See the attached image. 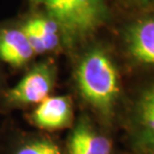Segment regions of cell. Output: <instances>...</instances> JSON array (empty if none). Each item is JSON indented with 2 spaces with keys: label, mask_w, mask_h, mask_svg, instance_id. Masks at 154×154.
Instances as JSON below:
<instances>
[{
  "label": "cell",
  "mask_w": 154,
  "mask_h": 154,
  "mask_svg": "<svg viewBox=\"0 0 154 154\" xmlns=\"http://www.w3.org/2000/svg\"><path fill=\"white\" fill-rule=\"evenodd\" d=\"M140 115L144 128L154 144V96L151 91L147 92L141 100Z\"/></svg>",
  "instance_id": "9c48e42d"
},
{
  "label": "cell",
  "mask_w": 154,
  "mask_h": 154,
  "mask_svg": "<svg viewBox=\"0 0 154 154\" xmlns=\"http://www.w3.org/2000/svg\"><path fill=\"white\" fill-rule=\"evenodd\" d=\"M150 91H151V93L153 94V96H154V89H152V90H150Z\"/></svg>",
  "instance_id": "8fae6325"
},
{
  "label": "cell",
  "mask_w": 154,
  "mask_h": 154,
  "mask_svg": "<svg viewBox=\"0 0 154 154\" xmlns=\"http://www.w3.org/2000/svg\"><path fill=\"white\" fill-rule=\"evenodd\" d=\"M70 38L83 37L97 29L107 17L104 0H34Z\"/></svg>",
  "instance_id": "7a4b0ae2"
},
{
  "label": "cell",
  "mask_w": 154,
  "mask_h": 154,
  "mask_svg": "<svg viewBox=\"0 0 154 154\" xmlns=\"http://www.w3.org/2000/svg\"><path fill=\"white\" fill-rule=\"evenodd\" d=\"M53 83L52 67L47 63L38 64L9 91L7 98L16 104H38L49 96Z\"/></svg>",
  "instance_id": "3957f363"
},
{
  "label": "cell",
  "mask_w": 154,
  "mask_h": 154,
  "mask_svg": "<svg viewBox=\"0 0 154 154\" xmlns=\"http://www.w3.org/2000/svg\"><path fill=\"white\" fill-rule=\"evenodd\" d=\"M130 54L139 62L154 65V19L135 23L126 34Z\"/></svg>",
  "instance_id": "5b68a950"
},
{
  "label": "cell",
  "mask_w": 154,
  "mask_h": 154,
  "mask_svg": "<svg viewBox=\"0 0 154 154\" xmlns=\"http://www.w3.org/2000/svg\"><path fill=\"white\" fill-rule=\"evenodd\" d=\"M80 93L94 108L110 112L119 93L118 73L105 52L94 49L82 58L76 71Z\"/></svg>",
  "instance_id": "6da1fadb"
},
{
  "label": "cell",
  "mask_w": 154,
  "mask_h": 154,
  "mask_svg": "<svg viewBox=\"0 0 154 154\" xmlns=\"http://www.w3.org/2000/svg\"><path fill=\"white\" fill-rule=\"evenodd\" d=\"M111 142L87 122L80 121L68 141L69 154H111Z\"/></svg>",
  "instance_id": "8992f818"
},
{
  "label": "cell",
  "mask_w": 154,
  "mask_h": 154,
  "mask_svg": "<svg viewBox=\"0 0 154 154\" xmlns=\"http://www.w3.org/2000/svg\"><path fill=\"white\" fill-rule=\"evenodd\" d=\"M16 154H61V152L59 147L51 141L36 140L20 147Z\"/></svg>",
  "instance_id": "30bf717a"
},
{
  "label": "cell",
  "mask_w": 154,
  "mask_h": 154,
  "mask_svg": "<svg viewBox=\"0 0 154 154\" xmlns=\"http://www.w3.org/2000/svg\"><path fill=\"white\" fill-rule=\"evenodd\" d=\"M29 22L41 39L45 51L52 50L56 47L59 42V27L54 20H52L51 18L36 17L30 19Z\"/></svg>",
  "instance_id": "ba28073f"
},
{
  "label": "cell",
  "mask_w": 154,
  "mask_h": 154,
  "mask_svg": "<svg viewBox=\"0 0 154 154\" xmlns=\"http://www.w3.org/2000/svg\"><path fill=\"white\" fill-rule=\"evenodd\" d=\"M34 54L22 29H8L0 33V58L6 63L21 66Z\"/></svg>",
  "instance_id": "52a82bcc"
},
{
  "label": "cell",
  "mask_w": 154,
  "mask_h": 154,
  "mask_svg": "<svg viewBox=\"0 0 154 154\" xmlns=\"http://www.w3.org/2000/svg\"><path fill=\"white\" fill-rule=\"evenodd\" d=\"M71 119V102L65 96H48L38 103L32 113L33 123L48 130L66 127Z\"/></svg>",
  "instance_id": "277c9868"
}]
</instances>
